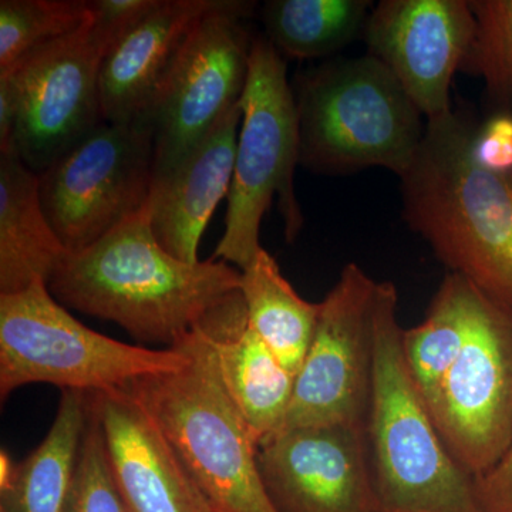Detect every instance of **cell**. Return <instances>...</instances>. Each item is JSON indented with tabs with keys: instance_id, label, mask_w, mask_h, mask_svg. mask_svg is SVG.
Masks as SVG:
<instances>
[{
	"instance_id": "obj_1",
	"label": "cell",
	"mask_w": 512,
	"mask_h": 512,
	"mask_svg": "<svg viewBox=\"0 0 512 512\" xmlns=\"http://www.w3.org/2000/svg\"><path fill=\"white\" fill-rule=\"evenodd\" d=\"M241 285L242 272L228 262L168 254L154 237L150 200L89 248L67 252L47 282L62 305L167 348Z\"/></svg>"
},
{
	"instance_id": "obj_4",
	"label": "cell",
	"mask_w": 512,
	"mask_h": 512,
	"mask_svg": "<svg viewBox=\"0 0 512 512\" xmlns=\"http://www.w3.org/2000/svg\"><path fill=\"white\" fill-rule=\"evenodd\" d=\"M178 345L187 352L185 366L128 389L211 512H278L259 473L258 443L225 390L210 343L194 328Z\"/></svg>"
},
{
	"instance_id": "obj_30",
	"label": "cell",
	"mask_w": 512,
	"mask_h": 512,
	"mask_svg": "<svg viewBox=\"0 0 512 512\" xmlns=\"http://www.w3.org/2000/svg\"><path fill=\"white\" fill-rule=\"evenodd\" d=\"M16 466L18 464L10 458L8 451L2 450L0 453V490H5L15 476Z\"/></svg>"
},
{
	"instance_id": "obj_14",
	"label": "cell",
	"mask_w": 512,
	"mask_h": 512,
	"mask_svg": "<svg viewBox=\"0 0 512 512\" xmlns=\"http://www.w3.org/2000/svg\"><path fill=\"white\" fill-rule=\"evenodd\" d=\"M474 36L466 0H383L365 26L367 55L394 74L427 121L453 111L451 83Z\"/></svg>"
},
{
	"instance_id": "obj_17",
	"label": "cell",
	"mask_w": 512,
	"mask_h": 512,
	"mask_svg": "<svg viewBox=\"0 0 512 512\" xmlns=\"http://www.w3.org/2000/svg\"><path fill=\"white\" fill-rule=\"evenodd\" d=\"M217 0H160L157 8L100 64L101 110L106 123L146 120L188 36Z\"/></svg>"
},
{
	"instance_id": "obj_10",
	"label": "cell",
	"mask_w": 512,
	"mask_h": 512,
	"mask_svg": "<svg viewBox=\"0 0 512 512\" xmlns=\"http://www.w3.org/2000/svg\"><path fill=\"white\" fill-rule=\"evenodd\" d=\"M454 460L477 480L512 441V311L483 292L470 335L429 404Z\"/></svg>"
},
{
	"instance_id": "obj_29",
	"label": "cell",
	"mask_w": 512,
	"mask_h": 512,
	"mask_svg": "<svg viewBox=\"0 0 512 512\" xmlns=\"http://www.w3.org/2000/svg\"><path fill=\"white\" fill-rule=\"evenodd\" d=\"M474 485L485 512H512V441L497 464L474 480Z\"/></svg>"
},
{
	"instance_id": "obj_3",
	"label": "cell",
	"mask_w": 512,
	"mask_h": 512,
	"mask_svg": "<svg viewBox=\"0 0 512 512\" xmlns=\"http://www.w3.org/2000/svg\"><path fill=\"white\" fill-rule=\"evenodd\" d=\"M402 338L396 286L379 282L366 437L380 512H485L413 382Z\"/></svg>"
},
{
	"instance_id": "obj_6",
	"label": "cell",
	"mask_w": 512,
	"mask_h": 512,
	"mask_svg": "<svg viewBox=\"0 0 512 512\" xmlns=\"http://www.w3.org/2000/svg\"><path fill=\"white\" fill-rule=\"evenodd\" d=\"M183 346L147 349L86 328L45 282L0 295V397L28 384L100 393L181 369Z\"/></svg>"
},
{
	"instance_id": "obj_7",
	"label": "cell",
	"mask_w": 512,
	"mask_h": 512,
	"mask_svg": "<svg viewBox=\"0 0 512 512\" xmlns=\"http://www.w3.org/2000/svg\"><path fill=\"white\" fill-rule=\"evenodd\" d=\"M286 70L284 56L269 40L255 37L241 99L244 114L224 235L211 256L237 266L241 272L262 249L259 229L275 195L284 218L286 241H295L303 227L293 184L299 165L298 109Z\"/></svg>"
},
{
	"instance_id": "obj_2",
	"label": "cell",
	"mask_w": 512,
	"mask_h": 512,
	"mask_svg": "<svg viewBox=\"0 0 512 512\" xmlns=\"http://www.w3.org/2000/svg\"><path fill=\"white\" fill-rule=\"evenodd\" d=\"M478 128L451 111L427 121L402 180L403 214L451 274L512 311V173L478 161Z\"/></svg>"
},
{
	"instance_id": "obj_11",
	"label": "cell",
	"mask_w": 512,
	"mask_h": 512,
	"mask_svg": "<svg viewBox=\"0 0 512 512\" xmlns=\"http://www.w3.org/2000/svg\"><path fill=\"white\" fill-rule=\"evenodd\" d=\"M377 284L360 266L349 264L320 302L315 335L295 377L281 430L366 424Z\"/></svg>"
},
{
	"instance_id": "obj_15",
	"label": "cell",
	"mask_w": 512,
	"mask_h": 512,
	"mask_svg": "<svg viewBox=\"0 0 512 512\" xmlns=\"http://www.w3.org/2000/svg\"><path fill=\"white\" fill-rule=\"evenodd\" d=\"M127 512H211L157 424L127 387L89 393Z\"/></svg>"
},
{
	"instance_id": "obj_9",
	"label": "cell",
	"mask_w": 512,
	"mask_h": 512,
	"mask_svg": "<svg viewBox=\"0 0 512 512\" xmlns=\"http://www.w3.org/2000/svg\"><path fill=\"white\" fill-rule=\"evenodd\" d=\"M254 6L217 0L192 29L146 117L153 128L154 177L173 170L241 101L254 43L245 22Z\"/></svg>"
},
{
	"instance_id": "obj_24",
	"label": "cell",
	"mask_w": 512,
	"mask_h": 512,
	"mask_svg": "<svg viewBox=\"0 0 512 512\" xmlns=\"http://www.w3.org/2000/svg\"><path fill=\"white\" fill-rule=\"evenodd\" d=\"M90 20L89 0H2L0 72L36 47L77 32Z\"/></svg>"
},
{
	"instance_id": "obj_26",
	"label": "cell",
	"mask_w": 512,
	"mask_h": 512,
	"mask_svg": "<svg viewBox=\"0 0 512 512\" xmlns=\"http://www.w3.org/2000/svg\"><path fill=\"white\" fill-rule=\"evenodd\" d=\"M67 512H127L111 474L99 414L90 396L89 421L80 447Z\"/></svg>"
},
{
	"instance_id": "obj_28",
	"label": "cell",
	"mask_w": 512,
	"mask_h": 512,
	"mask_svg": "<svg viewBox=\"0 0 512 512\" xmlns=\"http://www.w3.org/2000/svg\"><path fill=\"white\" fill-rule=\"evenodd\" d=\"M478 161L498 173H512V116L500 113L478 128Z\"/></svg>"
},
{
	"instance_id": "obj_23",
	"label": "cell",
	"mask_w": 512,
	"mask_h": 512,
	"mask_svg": "<svg viewBox=\"0 0 512 512\" xmlns=\"http://www.w3.org/2000/svg\"><path fill=\"white\" fill-rule=\"evenodd\" d=\"M367 0H269L262 6L265 37L281 56L322 59L365 29Z\"/></svg>"
},
{
	"instance_id": "obj_16",
	"label": "cell",
	"mask_w": 512,
	"mask_h": 512,
	"mask_svg": "<svg viewBox=\"0 0 512 512\" xmlns=\"http://www.w3.org/2000/svg\"><path fill=\"white\" fill-rule=\"evenodd\" d=\"M242 114L238 101L173 170L154 177L151 228L161 247L181 261L200 262L202 234L222 198H228Z\"/></svg>"
},
{
	"instance_id": "obj_5",
	"label": "cell",
	"mask_w": 512,
	"mask_h": 512,
	"mask_svg": "<svg viewBox=\"0 0 512 512\" xmlns=\"http://www.w3.org/2000/svg\"><path fill=\"white\" fill-rule=\"evenodd\" d=\"M299 165L318 174L383 167L402 175L427 121L394 74L375 57L333 59L296 82Z\"/></svg>"
},
{
	"instance_id": "obj_8",
	"label": "cell",
	"mask_w": 512,
	"mask_h": 512,
	"mask_svg": "<svg viewBox=\"0 0 512 512\" xmlns=\"http://www.w3.org/2000/svg\"><path fill=\"white\" fill-rule=\"evenodd\" d=\"M39 175L43 210L67 252L82 251L150 200L154 136L147 120L103 123Z\"/></svg>"
},
{
	"instance_id": "obj_22",
	"label": "cell",
	"mask_w": 512,
	"mask_h": 512,
	"mask_svg": "<svg viewBox=\"0 0 512 512\" xmlns=\"http://www.w3.org/2000/svg\"><path fill=\"white\" fill-rule=\"evenodd\" d=\"M483 292L457 274L446 276L426 319L403 329V353L427 409L470 335Z\"/></svg>"
},
{
	"instance_id": "obj_27",
	"label": "cell",
	"mask_w": 512,
	"mask_h": 512,
	"mask_svg": "<svg viewBox=\"0 0 512 512\" xmlns=\"http://www.w3.org/2000/svg\"><path fill=\"white\" fill-rule=\"evenodd\" d=\"M158 2L160 0H89L93 16L90 37L103 57L143 22L157 8Z\"/></svg>"
},
{
	"instance_id": "obj_12",
	"label": "cell",
	"mask_w": 512,
	"mask_h": 512,
	"mask_svg": "<svg viewBox=\"0 0 512 512\" xmlns=\"http://www.w3.org/2000/svg\"><path fill=\"white\" fill-rule=\"evenodd\" d=\"M90 23L36 47L0 72L19 103L12 151L36 174L106 123L99 84L103 53L90 37Z\"/></svg>"
},
{
	"instance_id": "obj_21",
	"label": "cell",
	"mask_w": 512,
	"mask_h": 512,
	"mask_svg": "<svg viewBox=\"0 0 512 512\" xmlns=\"http://www.w3.org/2000/svg\"><path fill=\"white\" fill-rule=\"evenodd\" d=\"M242 296L256 335L291 375H298L311 348L320 303L302 299L264 248L242 271Z\"/></svg>"
},
{
	"instance_id": "obj_20",
	"label": "cell",
	"mask_w": 512,
	"mask_h": 512,
	"mask_svg": "<svg viewBox=\"0 0 512 512\" xmlns=\"http://www.w3.org/2000/svg\"><path fill=\"white\" fill-rule=\"evenodd\" d=\"M87 421L89 393L63 390L49 433L0 490V512H67Z\"/></svg>"
},
{
	"instance_id": "obj_25",
	"label": "cell",
	"mask_w": 512,
	"mask_h": 512,
	"mask_svg": "<svg viewBox=\"0 0 512 512\" xmlns=\"http://www.w3.org/2000/svg\"><path fill=\"white\" fill-rule=\"evenodd\" d=\"M476 36L463 69L483 77L488 96L512 116V0L470 2Z\"/></svg>"
},
{
	"instance_id": "obj_13",
	"label": "cell",
	"mask_w": 512,
	"mask_h": 512,
	"mask_svg": "<svg viewBox=\"0 0 512 512\" xmlns=\"http://www.w3.org/2000/svg\"><path fill=\"white\" fill-rule=\"evenodd\" d=\"M258 466L278 512H380L366 424L278 431L259 444Z\"/></svg>"
},
{
	"instance_id": "obj_19",
	"label": "cell",
	"mask_w": 512,
	"mask_h": 512,
	"mask_svg": "<svg viewBox=\"0 0 512 512\" xmlns=\"http://www.w3.org/2000/svg\"><path fill=\"white\" fill-rule=\"evenodd\" d=\"M66 254L43 210L39 175L15 151H0V295L47 284Z\"/></svg>"
},
{
	"instance_id": "obj_18",
	"label": "cell",
	"mask_w": 512,
	"mask_h": 512,
	"mask_svg": "<svg viewBox=\"0 0 512 512\" xmlns=\"http://www.w3.org/2000/svg\"><path fill=\"white\" fill-rule=\"evenodd\" d=\"M195 328L214 350L225 390L259 446L284 426L295 376L249 325L241 289L211 309Z\"/></svg>"
}]
</instances>
